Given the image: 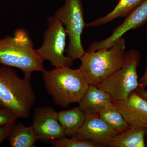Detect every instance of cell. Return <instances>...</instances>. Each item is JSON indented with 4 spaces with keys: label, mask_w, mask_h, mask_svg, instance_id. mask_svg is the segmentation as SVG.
Returning a JSON list of instances; mask_svg holds the SVG:
<instances>
[{
    "label": "cell",
    "mask_w": 147,
    "mask_h": 147,
    "mask_svg": "<svg viewBox=\"0 0 147 147\" xmlns=\"http://www.w3.org/2000/svg\"><path fill=\"white\" fill-rule=\"evenodd\" d=\"M144 0H119L118 3L105 16L86 24L89 27L103 26L119 17H126Z\"/></svg>",
    "instance_id": "15"
},
{
    "label": "cell",
    "mask_w": 147,
    "mask_h": 147,
    "mask_svg": "<svg viewBox=\"0 0 147 147\" xmlns=\"http://www.w3.org/2000/svg\"><path fill=\"white\" fill-rule=\"evenodd\" d=\"M50 143L55 147H100L89 141L80 140L71 137L50 140Z\"/></svg>",
    "instance_id": "18"
},
{
    "label": "cell",
    "mask_w": 147,
    "mask_h": 147,
    "mask_svg": "<svg viewBox=\"0 0 147 147\" xmlns=\"http://www.w3.org/2000/svg\"><path fill=\"white\" fill-rule=\"evenodd\" d=\"M55 15L63 24L68 36L66 56L74 61L81 59L86 52L82 45V36L86 24L82 0H65L63 6L56 11Z\"/></svg>",
    "instance_id": "6"
},
{
    "label": "cell",
    "mask_w": 147,
    "mask_h": 147,
    "mask_svg": "<svg viewBox=\"0 0 147 147\" xmlns=\"http://www.w3.org/2000/svg\"><path fill=\"white\" fill-rule=\"evenodd\" d=\"M7 139L11 147H34L39 138L32 125L18 123L15 124Z\"/></svg>",
    "instance_id": "14"
},
{
    "label": "cell",
    "mask_w": 147,
    "mask_h": 147,
    "mask_svg": "<svg viewBox=\"0 0 147 147\" xmlns=\"http://www.w3.org/2000/svg\"><path fill=\"white\" fill-rule=\"evenodd\" d=\"M36 96L30 79L18 76L12 67L0 65V108L27 119L35 104Z\"/></svg>",
    "instance_id": "3"
},
{
    "label": "cell",
    "mask_w": 147,
    "mask_h": 147,
    "mask_svg": "<svg viewBox=\"0 0 147 147\" xmlns=\"http://www.w3.org/2000/svg\"><path fill=\"white\" fill-rule=\"evenodd\" d=\"M58 120L66 136L73 137L86 120V115L78 107L57 112Z\"/></svg>",
    "instance_id": "13"
},
{
    "label": "cell",
    "mask_w": 147,
    "mask_h": 147,
    "mask_svg": "<svg viewBox=\"0 0 147 147\" xmlns=\"http://www.w3.org/2000/svg\"><path fill=\"white\" fill-rule=\"evenodd\" d=\"M26 31L18 29L13 36L0 38V64L19 69L24 77L30 79L33 71L43 72L44 60L34 48Z\"/></svg>",
    "instance_id": "1"
},
{
    "label": "cell",
    "mask_w": 147,
    "mask_h": 147,
    "mask_svg": "<svg viewBox=\"0 0 147 147\" xmlns=\"http://www.w3.org/2000/svg\"><path fill=\"white\" fill-rule=\"evenodd\" d=\"M145 128H129L116 136L108 145L110 147H145Z\"/></svg>",
    "instance_id": "16"
},
{
    "label": "cell",
    "mask_w": 147,
    "mask_h": 147,
    "mask_svg": "<svg viewBox=\"0 0 147 147\" xmlns=\"http://www.w3.org/2000/svg\"><path fill=\"white\" fill-rule=\"evenodd\" d=\"M19 117L12 111L0 108V126L15 122Z\"/></svg>",
    "instance_id": "19"
},
{
    "label": "cell",
    "mask_w": 147,
    "mask_h": 147,
    "mask_svg": "<svg viewBox=\"0 0 147 147\" xmlns=\"http://www.w3.org/2000/svg\"><path fill=\"white\" fill-rule=\"evenodd\" d=\"M100 118L119 133L129 128L123 116L112 102H109L99 114Z\"/></svg>",
    "instance_id": "17"
},
{
    "label": "cell",
    "mask_w": 147,
    "mask_h": 147,
    "mask_svg": "<svg viewBox=\"0 0 147 147\" xmlns=\"http://www.w3.org/2000/svg\"><path fill=\"white\" fill-rule=\"evenodd\" d=\"M125 18L123 22L113 30L111 36L103 40L92 42L86 52L90 53L102 48H110L127 32L146 24L147 0H144Z\"/></svg>",
    "instance_id": "8"
},
{
    "label": "cell",
    "mask_w": 147,
    "mask_h": 147,
    "mask_svg": "<svg viewBox=\"0 0 147 147\" xmlns=\"http://www.w3.org/2000/svg\"><path fill=\"white\" fill-rule=\"evenodd\" d=\"M111 102V97L108 92L96 86L90 85L79 102V107L86 115H99L101 110Z\"/></svg>",
    "instance_id": "12"
},
{
    "label": "cell",
    "mask_w": 147,
    "mask_h": 147,
    "mask_svg": "<svg viewBox=\"0 0 147 147\" xmlns=\"http://www.w3.org/2000/svg\"><path fill=\"white\" fill-rule=\"evenodd\" d=\"M145 89V88L140 85L134 91L136 92L140 97L147 101V91Z\"/></svg>",
    "instance_id": "21"
},
{
    "label": "cell",
    "mask_w": 147,
    "mask_h": 147,
    "mask_svg": "<svg viewBox=\"0 0 147 147\" xmlns=\"http://www.w3.org/2000/svg\"><path fill=\"white\" fill-rule=\"evenodd\" d=\"M47 25L42 45L36 50L38 53L55 67H71L73 60L65 55L67 33L63 24L55 15L47 18Z\"/></svg>",
    "instance_id": "7"
},
{
    "label": "cell",
    "mask_w": 147,
    "mask_h": 147,
    "mask_svg": "<svg viewBox=\"0 0 147 147\" xmlns=\"http://www.w3.org/2000/svg\"><path fill=\"white\" fill-rule=\"evenodd\" d=\"M141 58V53L138 50L126 51L122 67L97 86L110 95L111 102L126 100L140 85L137 68Z\"/></svg>",
    "instance_id": "5"
},
{
    "label": "cell",
    "mask_w": 147,
    "mask_h": 147,
    "mask_svg": "<svg viewBox=\"0 0 147 147\" xmlns=\"http://www.w3.org/2000/svg\"><path fill=\"white\" fill-rule=\"evenodd\" d=\"M42 73V80L47 92L55 104L62 108L79 103L90 86L79 68L55 67Z\"/></svg>",
    "instance_id": "2"
},
{
    "label": "cell",
    "mask_w": 147,
    "mask_h": 147,
    "mask_svg": "<svg viewBox=\"0 0 147 147\" xmlns=\"http://www.w3.org/2000/svg\"><path fill=\"white\" fill-rule=\"evenodd\" d=\"M86 115L83 126L72 137L89 141L100 147H106L119 134L98 115Z\"/></svg>",
    "instance_id": "9"
},
{
    "label": "cell",
    "mask_w": 147,
    "mask_h": 147,
    "mask_svg": "<svg viewBox=\"0 0 147 147\" xmlns=\"http://www.w3.org/2000/svg\"><path fill=\"white\" fill-rule=\"evenodd\" d=\"M32 125L39 139L51 140L66 136L58 120L57 112L50 106L35 109Z\"/></svg>",
    "instance_id": "10"
},
{
    "label": "cell",
    "mask_w": 147,
    "mask_h": 147,
    "mask_svg": "<svg viewBox=\"0 0 147 147\" xmlns=\"http://www.w3.org/2000/svg\"><path fill=\"white\" fill-rule=\"evenodd\" d=\"M125 39L122 37L110 48L86 52L80 59L81 69L89 85L97 86L123 65L126 51Z\"/></svg>",
    "instance_id": "4"
},
{
    "label": "cell",
    "mask_w": 147,
    "mask_h": 147,
    "mask_svg": "<svg viewBox=\"0 0 147 147\" xmlns=\"http://www.w3.org/2000/svg\"><path fill=\"white\" fill-rule=\"evenodd\" d=\"M146 36L147 37V30L146 32ZM139 84L144 87V88H147V63L146 65V70L144 75L141 77L139 82Z\"/></svg>",
    "instance_id": "22"
},
{
    "label": "cell",
    "mask_w": 147,
    "mask_h": 147,
    "mask_svg": "<svg viewBox=\"0 0 147 147\" xmlns=\"http://www.w3.org/2000/svg\"><path fill=\"white\" fill-rule=\"evenodd\" d=\"M15 124V122H13L7 125L0 126V144L5 139H7Z\"/></svg>",
    "instance_id": "20"
},
{
    "label": "cell",
    "mask_w": 147,
    "mask_h": 147,
    "mask_svg": "<svg viewBox=\"0 0 147 147\" xmlns=\"http://www.w3.org/2000/svg\"><path fill=\"white\" fill-rule=\"evenodd\" d=\"M112 102L123 116L129 128L147 127V101L134 91L126 100Z\"/></svg>",
    "instance_id": "11"
},
{
    "label": "cell",
    "mask_w": 147,
    "mask_h": 147,
    "mask_svg": "<svg viewBox=\"0 0 147 147\" xmlns=\"http://www.w3.org/2000/svg\"><path fill=\"white\" fill-rule=\"evenodd\" d=\"M145 142L146 147H147V127L145 128Z\"/></svg>",
    "instance_id": "23"
}]
</instances>
